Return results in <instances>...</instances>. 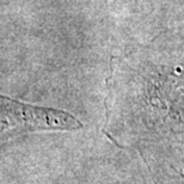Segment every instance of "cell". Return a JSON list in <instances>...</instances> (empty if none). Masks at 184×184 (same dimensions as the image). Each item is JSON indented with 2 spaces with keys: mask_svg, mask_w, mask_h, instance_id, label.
Here are the masks:
<instances>
[{
  "mask_svg": "<svg viewBox=\"0 0 184 184\" xmlns=\"http://www.w3.org/2000/svg\"><path fill=\"white\" fill-rule=\"evenodd\" d=\"M83 124L68 112L28 105L1 96V133L31 130H73Z\"/></svg>",
  "mask_w": 184,
  "mask_h": 184,
  "instance_id": "cell-1",
  "label": "cell"
}]
</instances>
